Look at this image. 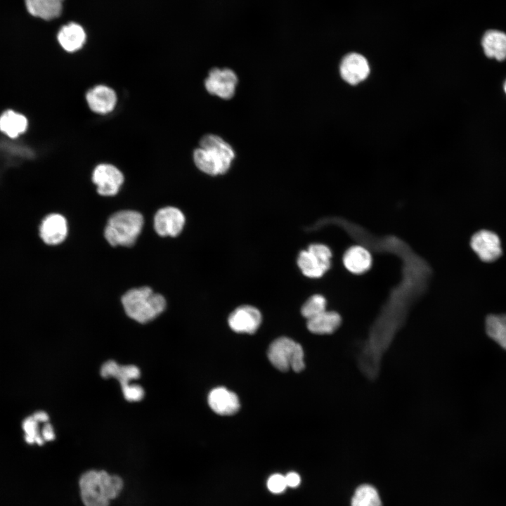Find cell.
I'll return each instance as SVG.
<instances>
[{
  "instance_id": "6da1fadb",
  "label": "cell",
  "mask_w": 506,
  "mask_h": 506,
  "mask_svg": "<svg viewBox=\"0 0 506 506\" xmlns=\"http://www.w3.org/2000/svg\"><path fill=\"white\" fill-rule=\"evenodd\" d=\"M200 148L195 150L193 159L197 167L212 176L226 172L235 157L232 148L216 135H206L200 143Z\"/></svg>"
},
{
  "instance_id": "7a4b0ae2",
  "label": "cell",
  "mask_w": 506,
  "mask_h": 506,
  "mask_svg": "<svg viewBox=\"0 0 506 506\" xmlns=\"http://www.w3.org/2000/svg\"><path fill=\"white\" fill-rule=\"evenodd\" d=\"M122 303L126 315L140 323L153 320L166 307L164 297L149 287L129 290L122 297Z\"/></svg>"
},
{
  "instance_id": "3957f363",
  "label": "cell",
  "mask_w": 506,
  "mask_h": 506,
  "mask_svg": "<svg viewBox=\"0 0 506 506\" xmlns=\"http://www.w3.org/2000/svg\"><path fill=\"white\" fill-rule=\"evenodd\" d=\"M143 218L132 210H122L113 214L105 228V238L112 245L129 247L134 244L141 232Z\"/></svg>"
},
{
  "instance_id": "277c9868",
  "label": "cell",
  "mask_w": 506,
  "mask_h": 506,
  "mask_svg": "<svg viewBox=\"0 0 506 506\" xmlns=\"http://www.w3.org/2000/svg\"><path fill=\"white\" fill-rule=\"evenodd\" d=\"M268 358L271 364L280 371L292 368L295 372H300L304 368L301 346L286 337H279L271 344Z\"/></svg>"
},
{
  "instance_id": "5b68a950",
  "label": "cell",
  "mask_w": 506,
  "mask_h": 506,
  "mask_svg": "<svg viewBox=\"0 0 506 506\" xmlns=\"http://www.w3.org/2000/svg\"><path fill=\"white\" fill-rule=\"evenodd\" d=\"M331 257L332 252L326 245L312 244L306 250L300 252L297 258V264L304 275L317 278L321 277L329 269Z\"/></svg>"
},
{
  "instance_id": "8992f818",
  "label": "cell",
  "mask_w": 506,
  "mask_h": 506,
  "mask_svg": "<svg viewBox=\"0 0 506 506\" xmlns=\"http://www.w3.org/2000/svg\"><path fill=\"white\" fill-rule=\"evenodd\" d=\"M68 233L65 217L56 212L47 214L41 221L38 234L41 242L46 246H56L61 244Z\"/></svg>"
},
{
  "instance_id": "52a82bcc",
  "label": "cell",
  "mask_w": 506,
  "mask_h": 506,
  "mask_svg": "<svg viewBox=\"0 0 506 506\" xmlns=\"http://www.w3.org/2000/svg\"><path fill=\"white\" fill-rule=\"evenodd\" d=\"M92 181L97 186V191L100 195L112 196L118 193L124 182V176L114 165L100 164L94 169Z\"/></svg>"
},
{
  "instance_id": "ba28073f",
  "label": "cell",
  "mask_w": 506,
  "mask_h": 506,
  "mask_svg": "<svg viewBox=\"0 0 506 506\" xmlns=\"http://www.w3.org/2000/svg\"><path fill=\"white\" fill-rule=\"evenodd\" d=\"M237 82V77L231 70L213 68L210 70L205 84L211 94L229 99L234 95Z\"/></svg>"
},
{
  "instance_id": "9c48e42d",
  "label": "cell",
  "mask_w": 506,
  "mask_h": 506,
  "mask_svg": "<svg viewBox=\"0 0 506 506\" xmlns=\"http://www.w3.org/2000/svg\"><path fill=\"white\" fill-rule=\"evenodd\" d=\"M184 224L183 214L174 207L159 209L154 217V228L160 236H177L182 231Z\"/></svg>"
},
{
  "instance_id": "30bf717a",
  "label": "cell",
  "mask_w": 506,
  "mask_h": 506,
  "mask_svg": "<svg viewBox=\"0 0 506 506\" xmlns=\"http://www.w3.org/2000/svg\"><path fill=\"white\" fill-rule=\"evenodd\" d=\"M470 244L472 249L483 261H493L502 254L499 237L488 230H481L474 234Z\"/></svg>"
},
{
  "instance_id": "8fae6325",
  "label": "cell",
  "mask_w": 506,
  "mask_h": 506,
  "mask_svg": "<svg viewBox=\"0 0 506 506\" xmlns=\"http://www.w3.org/2000/svg\"><path fill=\"white\" fill-rule=\"evenodd\" d=\"M228 325L235 332L253 334L261 323L259 309L250 305L236 308L228 319Z\"/></svg>"
},
{
  "instance_id": "7c38bea8",
  "label": "cell",
  "mask_w": 506,
  "mask_h": 506,
  "mask_svg": "<svg viewBox=\"0 0 506 506\" xmlns=\"http://www.w3.org/2000/svg\"><path fill=\"white\" fill-rule=\"evenodd\" d=\"M339 69L342 79L353 85L365 79L370 72V66L366 58L356 53L345 56Z\"/></svg>"
},
{
  "instance_id": "4fadbf2b",
  "label": "cell",
  "mask_w": 506,
  "mask_h": 506,
  "mask_svg": "<svg viewBox=\"0 0 506 506\" xmlns=\"http://www.w3.org/2000/svg\"><path fill=\"white\" fill-rule=\"evenodd\" d=\"M79 487L85 506H108L109 500L103 495L99 486L98 471L91 470L84 473L79 480Z\"/></svg>"
},
{
  "instance_id": "5bb4252c",
  "label": "cell",
  "mask_w": 506,
  "mask_h": 506,
  "mask_svg": "<svg viewBox=\"0 0 506 506\" xmlns=\"http://www.w3.org/2000/svg\"><path fill=\"white\" fill-rule=\"evenodd\" d=\"M208 403L214 412L221 415H233L240 408L238 396L225 387L213 389L209 394Z\"/></svg>"
},
{
  "instance_id": "9a60e30c",
  "label": "cell",
  "mask_w": 506,
  "mask_h": 506,
  "mask_svg": "<svg viewBox=\"0 0 506 506\" xmlns=\"http://www.w3.org/2000/svg\"><path fill=\"white\" fill-rule=\"evenodd\" d=\"M86 99L90 109L99 114L110 112L117 103L115 91L105 85H98L91 89L86 95Z\"/></svg>"
},
{
  "instance_id": "2e32d148",
  "label": "cell",
  "mask_w": 506,
  "mask_h": 506,
  "mask_svg": "<svg viewBox=\"0 0 506 506\" xmlns=\"http://www.w3.org/2000/svg\"><path fill=\"white\" fill-rule=\"evenodd\" d=\"M100 375L105 378L112 377L117 379L122 390L130 384L131 380L139 377L140 370L134 365H121L115 361L110 360L103 364Z\"/></svg>"
},
{
  "instance_id": "e0dca14e",
  "label": "cell",
  "mask_w": 506,
  "mask_h": 506,
  "mask_svg": "<svg viewBox=\"0 0 506 506\" xmlns=\"http://www.w3.org/2000/svg\"><path fill=\"white\" fill-rule=\"evenodd\" d=\"M58 41L64 50L74 52L85 43L86 33L83 27L75 22L63 26L58 33Z\"/></svg>"
},
{
  "instance_id": "ac0fdd59",
  "label": "cell",
  "mask_w": 506,
  "mask_h": 506,
  "mask_svg": "<svg viewBox=\"0 0 506 506\" xmlns=\"http://www.w3.org/2000/svg\"><path fill=\"white\" fill-rule=\"evenodd\" d=\"M485 55L498 61L506 59V34L496 30H488L481 40Z\"/></svg>"
},
{
  "instance_id": "d6986e66",
  "label": "cell",
  "mask_w": 506,
  "mask_h": 506,
  "mask_svg": "<svg viewBox=\"0 0 506 506\" xmlns=\"http://www.w3.org/2000/svg\"><path fill=\"white\" fill-rule=\"evenodd\" d=\"M343 261L345 267L353 273L360 274L368 270L372 259L370 252L361 246H353L344 253Z\"/></svg>"
},
{
  "instance_id": "ffe728a7",
  "label": "cell",
  "mask_w": 506,
  "mask_h": 506,
  "mask_svg": "<svg viewBox=\"0 0 506 506\" xmlns=\"http://www.w3.org/2000/svg\"><path fill=\"white\" fill-rule=\"evenodd\" d=\"M63 0H25L28 12L33 16L50 20L58 17Z\"/></svg>"
},
{
  "instance_id": "44dd1931",
  "label": "cell",
  "mask_w": 506,
  "mask_h": 506,
  "mask_svg": "<svg viewBox=\"0 0 506 506\" xmlns=\"http://www.w3.org/2000/svg\"><path fill=\"white\" fill-rule=\"evenodd\" d=\"M340 316L335 311H325L307 320V328L314 334L327 335L334 332L341 324Z\"/></svg>"
},
{
  "instance_id": "7402d4cb",
  "label": "cell",
  "mask_w": 506,
  "mask_h": 506,
  "mask_svg": "<svg viewBox=\"0 0 506 506\" xmlns=\"http://www.w3.org/2000/svg\"><path fill=\"white\" fill-rule=\"evenodd\" d=\"M27 118L13 110L5 111L0 116V131L10 138H16L27 129Z\"/></svg>"
},
{
  "instance_id": "603a6c76",
  "label": "cell",
  "mask_w": 506,
  "mask_h": 506,
  "mask_svg": "<svg viewBox=\"0 0 506 506\" xmlns=\"http://www.w3.org/2000/svg\"><path fill=\"white\" fill-rule=\"evenodd\" d=\"M489 337L506 349V315H491L486 321Z\"/></svg>"
},
{
  "instance_id": "cb8c5ba5",
  "label": "cell",
  "mask_w": 506,
  "mask_h": 506,
  "mask_svg": "<svg viewBox=\"0 0 506 506\" xmlns=\"http://www.w3.org/2000/svg\"><path fill=\"white\" fill-rule=\"evenodd\" d=\"M351 506H382V502L373 486L363 484L356 490L351 500Z\"/></svg>"
},
{
  "instance_id": "d4e9b609",
  "label": "cell",
  "mask_w": 506,
  "mask_h": 506,
  "mask_svg": "<svg viewBox=\"0 0 506 506\" xmlns=\"http://www.w3.org/2000/svg\"><path fill=\"white\" fill-rule=\"evenodd\" d=\"M98 482L102 493L109 500L115 498L123 486L120 477L110 475L105 471L98 472Z\"/></svg>"
},
{
  "instance_id": "484cf974",
  "label": "cell",
  "mask_w": 506,
  "mask_h": 506,
  "mask_svg": "<svg viewBox=\"0 0 506 506\" xmlns=\"http://www.w3.org/2000/svg\"><path fill=\"white\" fill-rule=\"evenodd\" d=\"M326 310V299L321 294L310 297L301 309V315L307 320L311 319Z\"/></svg>"
},
{
  "instance_id": "4316f807",
  "label": "cell",
  "mask_w": 506,
  "mask_h": 506,
  "mask_svg": "<svg viewBox=\"0 0 506 506\" xmlns=\"http://www.w3.org/2000/svg\"><path fill=\"white\" fill-rule=\"evenodd\" d=\"M39 422L33 416L26 418L22 423V428L25 433V441L28 443H37L42 445L44 442L39 429Z\"/></svg>"
},
{
  "instance_id": "83f0119b",
  "label": "cell",
  "mask_w": 506,
  "mask_h": 506,
  "mask_svg": "<svg viewBox=\"0 0 506 506\" xmlns=\"http://www.w3.org/2000/svg\"><path fill=\"white\" fill-rule=\"evenodd\" d=\"M122 392L125 399L130 402L139 401L144 396L143 389L138 384H129Z\"/></svg>"
},
{
  "instance_id": "f1b7e54d",
  "label": "cell",
  "mask_w": 506,
  "mask_h": 506,
  "mask_svg": "<svg viewBox=\"0 0 506 506\" xmlns=\"http://www.w3.org/2000/svg\"><path fill=\"white\" fill-rule=\"evenodd\" d=\"M267 486L272 493H279L283 492L287 486L285 476L279 474L271 476L267 481Z\"/></svg>"
},
{
  "instance_id": "f546056e",
  "label": "cell",
  "mask_w": 506,
  "mask_h": 506,
  "mask_svg": "<svg viewBox=\"0 0 506 506\" xmlns=\"http://www.w3.org/2000/svg\"><path fill=\"white\" fill-rule=\"evenodd\" d=\"M41 434L44 441H50L55 439L53 428L48 422L44 425L41 431Z\"/></svg>"
},
{
  "instance_id": "4dcf8cb0",
  "label": "cell",
  "mask_w": 506,
  "mask_h": 506,
  "mask_svg": "<svg viewBox=\"0 0 506 506\" xmlns=\"http://www.w3.org/2000/svg\"><path fill=\"white\" fill-rule=\"evenodd\" d=\"M287 486L290 487H296L300 483V476L295 472H290L285 476Z\"/></svg>"
},
{
  "instance_id": "1f68e13d",
  "label": "cell",
  "mask_w": 506,
  "mask_h": 506,
  "mask_svg": "<svg viewBox=\"0 0 506 506\" xmlns=\"http://www.w3.org/2000/svg\"><path fill=\"white\" fill-rule=\"evenodd\" d=\"M32 416L39 422L46 423L48 420V415L44 411L37 412Z\"/></svg>"
},
{
  "instance_id": "d6a6232c",
  "label": "cell",
  "mask_w": 506,
  "mask_h": 506,
  "mask_svg": "<svg viewBox=\"0 0 506 506\" xmlns=\"http://www.w3.org/2000/svg\"><path fill=\"white\" fill-rule=\"evenodd\" d=\"M504 91H505V93H506V82H505V84H504Z\"/></svg>"
}]
</instances>
